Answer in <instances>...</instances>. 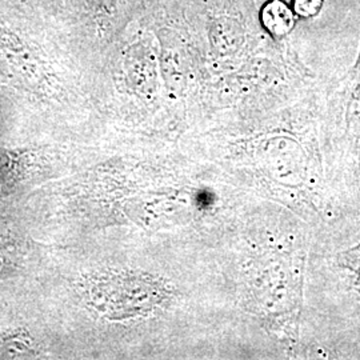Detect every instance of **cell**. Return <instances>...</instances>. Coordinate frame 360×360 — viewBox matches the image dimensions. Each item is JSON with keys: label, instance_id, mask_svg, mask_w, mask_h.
I'll return each mask as SVG.
<instances>
[{"label": "cell", "instance_id": "2", "mask_svg": "<svg viewBox=\"0 0 360 360\" xmlns=\"http://www.w3.org/2000/svg\"><path fill=\"white\" fill-rule=\"evenodd\" d=\"M260 20L272 37L283 38L295 26V13L282 0H270L262 8Z\"/></svg>", "mask_w": 360, "mask_h": 360}, {"label": "cell", "instance_id": "3", "mask_svg": "<svg viewBox=\"0 0 360 360\" xmlns=\"http://www.w3.org/2000/svg\"><path fill=\"white\" fill-rule=\"evenodd\" d=\"M323 0H294L292 10L302 18H312L322 8Z\"/></svg>", "mask_w": 360, "mask_h": 360}, {"label": "cell", "instance_id": "1", "mask_svg": "<svg viewBox=\"0 0 360 360\" xmlns=\"http://www.w3.org/2000/svg\"><path fill=\"white\" fill-rule=\"evenodd\" d=\"M297 355L360 358V212L312 227Z\"/></svg>", "mask_w": 360, "mask_h": 360}]
</instances>
